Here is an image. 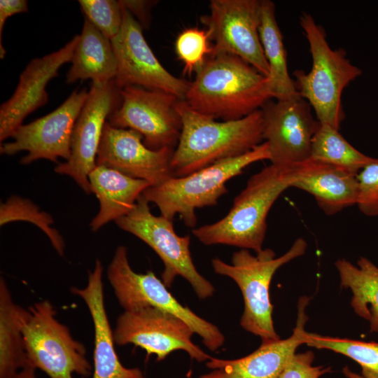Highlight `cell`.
<instances>
[{"mask_svg": "<svg viewBox=\"0 0 378 378\" xmlns=\"http://www.w3.org/2000/svg\"><path fill=\"white\" fill-rule=\"evenodd\" d=\"M312 162L310 158L300 163H271L265 167L249 178L226 216L193 228V235L205 245L225 244L260 251L270 209L281 193L308 170Z\"/></svg>", "mask_w": 378, "mask_h": 378, "instance_id": "6da1fadb", "label": "cell"}, {"mask_svg": "<svg viewBox=\"0 0 378 378\" xmlns=\"http://www.w3.org/2000/svg\"><path fill=\"white\" fill-rule=\"evenodd\" d=\"M176 108L182 129L171 160L174 177L245 154L263 140L261 109L238 120L218 122L195 111L185 100H178Z\"/></svg>", "mask_w": 378, "mask_h": 378, "instance_id": "7a4b0ae2", "label": "cell"}, {"mask_svg": "<svg viewBox=\"0 0 378 378\" xmlns=\"http://www.w3.org/2000/svg\"><path fill=\"white\" fill-rule=\"evenodd\" d=\"M272 98L267 77L236 55L218 53L196 73L184 100L200 113L233 120L261 109Z\"/></svg>", "mask_w": 378, "mask_h": 378, "instance_id": "3957f363", "label": "cell"}, {"mask_svg": "<svg viewBox=\"0 0 378 378\" xmlns=\"http://www.w3.org/2000/svg\"><path fill=\"white\" fill-rule=\"evenodd\" d=\"M300 23L309 45L312 66L308 73L300 69L293 72L295 88L321 124L340 130L346 117L342 92L362 70L350 62L343 48L330 47L324 29L309 13H302Z\"/></svg>", "mask_w": 378, "mask_h": 378, "instance_id": "277c9868", "label": "cell"}, {"mask_svg": "<svg viewBox=\"0 0 378 378\" xmlns=\"http://www.w3.org/2000/svg\"><path fill=\"white\" fill-rule=\"evenodd\" d=\"M270 158L269 146L265 141L241 155L149 186L142 195L148 202L155 204L164 217L173 220L178 215L187 227L195 228L197 209L216 205L219 198L227 192L225 184L230 179L241 174L251 164Z\"/></svg>", "mask_w": 378, "mask_h": 378, "instance_id": "5b68a950", "label": "cell"}, {"mask_svg": "<svg viewBox=\"0 0 378 378\" xmlns=\"http://www.w3.org/2000/svg\"><path fill=\"white\" fill-rule=\"evenodd\" d=\"M307 244L303 238L297 239L288 251L279 257L271 248L262 249L253 255L241 248L233 253L232 264L214 258L211 265L216 274L234 280L244 299V312L240 320L246 331L259 336L262 343L280 340L272 320L273 305L270 299V286L276 270L292 260L303 255Z\"/></svg>", "mask_w": 378, "mask_h": 378, "instance_id": "8992f818", "label": "cell"}, {"mask_svg": "<svg viewBox=\"0 0 378 378\" xmlns=\"http://www.w3.org/2000/svg\"><path fill=\"white\" fill-rule=\"evenodd\" d=\"M56 313L48 300L27 309L22 330L27 366L41 370L50 378H73L74 373L89 377L92 366L85 346L57 319Z\"/></svg>", "mask_w": 378, "mask_h": 378, "instance_id": "52a82bcc", "label": "cell"}, {"mask_svg": "<svg viewBox=\"0 0 378 378\" xmlns=\"http://www.w3.org/2000/svg\"><path fill=\"white\" fill-rule=\"evenodd\" d=\"M106 275L124 310L146 307L159 309L185 321L202 337L208 349L216 351L223 346L225 337L218 327L179 303L152 271L141 274L132 269L125 246L116 248Z\"/></svg>", "mask_w": 378, "mask_h": 378, "instance_id": "ba28073f", "label": "cell"}, {"mask_svg": "<svg viewBox=\"0 0 378 378\" xmlns=\"http://www.w3.org/2000/svg\"><path fill=\"white\" fill-rule=\"evenodd\" d=\"M149 202L141 195L133 209L115 220L124 231L132 234L149 246L164 264L162 281L171 288L177 276L186 279L202 299L212 296L213 285L197 270L190 253V237L178 235L173 220L152 214Z\"/></svg>", "mask_w": 378, "mask_h": 378, "instance_id": "9c48e42d", "label": "cell"}, {"mask_svg": "<svg viewBox=\"0 0 378 378\" xmlns=\"http://www.w3.org/2000/svg\"><path fill=\"white\" fill-rule=\"evenodd\" d=\"M119 106L107 122L114 127L133 130L151 150L175 149L182 129L176 108L177 97L158 90L126 86L120 90Z\"/></svg>", "mask_w": 378, "mask_h": 378, "instance_id": "30bf717a", "label": "cell"}, {"mask_svg": "<svg viewBox=\"0 0 378 378\" xmlns=\"http://www.w3.org/2000/svg\"><path fill=\"white\" fill-rule=\"evenodd\" d=\"M260 6L259 0H211L210 13L201 21L214 41L211 55H236L268 77L259 35Z\"/></svg>", "mask_w": 378, "mask_h": 378, "instance_id": "8fae6325", "label": "cell"}, {"mask_svg": "<svg viewBox=\"0 0 378 378\" xmlns=\"http://www.w3.org/2000/svg\"><path fill=\"white\" fill-rule=\"evenodd\" d=\"M113 332L115 344H132L144 349L148 356L155 354L158 360L176 350L186 351L198 362L211 358L192 342L194 332L185 321L157 308L124 310Z\"/></svg>", "mask_w": 378, "mask_h": 378, "instance_id": "7c38bea8", "label": "cell"}, {"mask_svg": "<svg viewBox=\"0 0 378 378\" xmlns=\"http://www.w3.org/2000/svg\"><path fill=\"white\" fill-rule=\"evenodd\" d=\"M120 4L122 26L111 40L117 59L115 85L120 90L130 85L158 90L184 100L190 83L175 77L160 64L145 40L139 22Z\"/></svg>", "mask_w": 378, "mask_h": 378, "instance_id": "4fadbf2b", "label": "cell"}, {"mask_svg": "<svg viewBox=\"0 0 378 378\" xmlns=\"http://www.w3.org/2000/svg\"><path fill=\"white\" fill-rule=\"evenodd\" d=\"M88 93L85 88L76 90L51 113L22 125L12 135L13 141L1 144V154L12 155L27 151V155L20 160L23 164L39 159L54 162L59 158L68 160L71 156L74 127Z\"/></svg>", "mask_w": 378, "mask_h": 378, "instance_id": "5bb4252c", "label": "cell"}, {"mask_svg": "<svg viewBox=\"0 0 378 378\" xmlns=\"http://www.w3.org/2000/svg\"><path fill=\"white\" fill-rule=\"evenodd\" d=\"M120 102V89L114 80L91 83L88 99L74 127L71 156L55 168L56 173L72 178L88 195L92 193L88 176L97 166V155L105 123Z\"/></svg>", "mask_w": 378, "mask_h": 378, "instance_id": "9a60e30c", "label": "cell"}, {"mask_svg": "<svg viewBox=\"0 0 378 378\" xmlns=\"http://www.w3.org/2000/svg\"><path fill=\"white\" fill-rule=\"evenodd\" d=\"M262 137L268 144L272 164L305 162L311 158L313 137L320 126L304 99L269 100L261 108Z\"/></svg>", "mask_w": 378, "mask_h": 378, "instance_id": "2e32d148", "label": "cell"}, {"mask_svg": "<svg viewBox=\"0 0 378 378\" xmlns=\"http://www.w3.org/2000/svg\"><path fill=\"white\" fill-rule=\"evenodd\" d=\"M139 132L105 123L96 164L115 169L128 176L159 185L172 177L171 160L174 149L151 150Z\"/></svg>", "mask_w": 378, "mask_h": 378, "instance_id": "e0dca14e", "label": "cell"}, {"mask_svg": "<svg viewBox=\"0 0 378 378\" xmlns=\"http://www.w3.org/2000/svg\"><path fill=\"white\" fill-rule=\"evenodd\" d=\"M79 37L76 35L59 50L31 59L20 74L13 95L0 106L1 144L12 136L29 114L47 104L46 88L60 67L71 61Z\"/></svg>", "mask_w": 378, "mask_h": 378, "instance_id": "ac0fdd59", "label": "cell"}, {"mask_svg": "<svg viewBox=\"0 0 378 378\" xmlns=\"http://www.w3.org/2000/svg\"><path fill=\"white\" fill-rule=\"evenodd\" d=\"M310 298L301 297L292 335L285 339L262 344L246 356L223 360L211 357L206 366L209 373L199 378H279L290 358L301 344H305L304 325L308 320L305 309Z\"/></svg>", "mask_w": 378, "mask_h": 378, "instance_id": "d6986e66", "label": "cell"}, {"mask_svg": "<svg viewBox=\"0 0 378 378\" xmlns=\"http://www.w3.org/2000/svg\"><path fill=\"white\" fill-rule=\"evenodd\" d=\"M103 266L99 260L89 271L84 288H71V292L86 304L94 326V371L92 378H145L139 368H127L120 361L115 350L113 332L107 316L104 285Z\"/></svg>", "mask_w": 378, "mask_h": 378, "instance_id": "ffe728a7", "label": "cell"}, {"mask_svg": "<svg viewBox=\"0 0 378 378\" xmlns=\"http://www.w3.org/2000/svg\"><path fill=\"white\" fill-rule=\"evenodd\" d=\"M88 178L91 192L99 202V210L90 223L93 232L129 214L144 191L150 186L146 181L99 165L90 172Z\"/></svg>", "mask_w": 378, "mask_h": 378, "instance_id": "44dd1931", "label": "cell"}, {"mask_svg": "<svg viewBox=\"0 0 378 378\" xmlns=\"http://www.w3.org/2000/svg\"><path fill=\"white\" fill-rule=\"evenodd\" d=\"M312 160L310 167L292 184L291 188L312 195L319 208L328 216L356 205L358 196L357 175Z\"/></svg>", "mask_w": 378, "mask_h": 378, "instance_id": "7402d4cb", "label": "cell"}, {"mask_svg": "<svg viewBox=\"0 0 378 378\" xmlns=\"http://www.w3.org/2000/svg\"><path fill=\"white\" fill-rule=\"evenodd\" d=\"M71 62L66 80L69 84L86 79L105 83L116 76L117 59L111 41L87 18Z\"/></svg>", "mask_w": 378, "mask_h": 378, "instance_id": "603a6c76", "label": "cell"}, {"mask_svg": "<svg viewBox=\"0 0 378 378\" xmlns=\"http://www.w3.org/2000/svg\"><path fill=\"white\" fill-rule=\"evenodd\" d=\"M259 35L270 68L267 78L272 98L281 100L300 96L288 71L283 35L276 22L275 5L272 1H261Z\"/></svg>", "mask_w": 378, "mask_h": 378, "instance_id": "cb8c5ba5", "label": "cell"}, {"mask_svg": "<svg viewBox=\"0 0 378 378\" xmlns=\"http://www.w3.org/2000/svg\"><path fill=\"white\" fill-rule=\"evenodd\" d=\"M341 286L352 293L355 313L368 321L371 332H378V267L365 257L356 265L345 259L335 262Z\"/></svg>", "mask_w": 378, "mask_h": 378, "instance_id": "d4e9b609", "label": "cell"}, {"mask_svg": "<svg viewBox=\"0 0 378 378\" xmlns=\"http://www.w3.org/2000/svg\"><path fill=\"white\" fill-rule=\"evenodd\" d=\"M27 309L16 304L4 278L0 279V378H9L27 366L22 330Z\"/></svg>", "mask_w": 378, "mask_h": 378, "instance_id": "484cf974", "label": "cell"}, {"mask_svg": "<svg viewBox=\"0 0 378 378\" xmlns=\"http://www.w3.org/2000/svg\"><path fill=\"white\" fill-rule=\"evenodd\" d=\"M310 158L355 175L377 160L359 151L339 130L325 124H320L313 137Z\"/></svg>", "mask_w": 378, "mask_h": 378, "instance_id": "4316f807", "label": "cell"}, {"mask_svg": "<svg viewBox=\"0 0 378 378\" xmlns=\"http://www.w3.org/2000/svg\"><path fill=\"white\" fill-rule=\"evenodd\" d=\"M305 344L346 356L360 365L363 378H378V342L323 336L307 332Z\"/></svg>", "mask_w": 378, "mask_h": 378, "instance_id": "83f0119b", "label": "cell"}, {"mask_svg": "<svg viewBox=\"0 0 378 378\" xmlns=\"http://www.w3.org/2000/svg\"><path fill=\"white\" fill-rule=\"evenodd\" d=\"M16 220L28 221L36 225L48 236L57 253L64 255V242L59 232L51 227L54 223L52 216L40 211L30 200L13 195L1 204L0 225Z\"/></svg>", "mask_w": 378, "mask_h": 378, "instance_id": "f1b7e54d", "label": "cell"}, {"mask_svg": "<svg viewBox=\"0 0 378 378\" xmlns=\"http://www.w3.org/2000/svg\"><path fill=\"white\" fill-rule=\"evenodd\" d=\"M206 30L189 28L183 30L176 41V52L184 64V72H197L212 54L213 46Z\"/></svg>", "mask_w": 378, "mask_h": 378, "instance_id": "f546056e", "label": "cell"}, {"mask_svg": "<svg viewBox=\"0 0 378 378\" xmlns=\"http://www.w3.org/2000/svg\"><path fill=\"white\" fill-rule=\"evenodd\" d=\"M86 18L105 36L111 40L120 31L122 22V6L120 1H78Z\"/></svg>", "mask_w": 378, "mask_h": 378, "instance_id": "4dcf8cb0", "label": "cell"}, {"mask_svg": "<svg viewBox=\"0 0 378 378\" xmlns=\"http://www.w3.org/2000/svg\"><path fill=\"white\" fill-rule=\"evenodd\" d=\"M357 179L358 208L367 216H378V158L361 169Z\"/></svg>", "mask_w": 378, "mask_h": 378, "instance_id": "1f68e13d", "label": "cell"}, {"mask_svg": "<svg viewBox=\"0 0 378 378\" xmlns=\"http://www.w3.org/2000/svg\"><path fill=\"white\" fill-rule=\"evenodd\" d=\"M314 354L308 351L295 353L287 362L279 378H320L330 372V368L314 366Z\"/></svg>", "mask_w": 378, "mask_h": 378, "instance_id": "d6a6232c", "label": "cell"}, {"mask_svg": "<svg viewBox=\"0 0 378 378\" xmlns=\"http://www.w3.org/2000/svg\"><path fill=\"white\" fill-rule=\"evenodd\" d=\"M28 10L27 1L1 0L0 1V58L4 59L6 50L2 45V33L5 22L13 15L25 13Z\"/></svg>", "mask_w": 378, "mask_h": 378, "instance_id": "836d02e7", "label": "cell"}, {"mask_svg": "<svg viewBox=\"0 0 378 378\" xmlns=\"http://www.w3.org/2000/svg\"><path fill=\"white\" fill-rule=\"evenodd\" d=\"M120 2L132 15H136L142 22L146 20V10L148 6V1H120Z\"/></svg>", "mask_w": 378, "mask_h": 378, "instance_id": "e575fe53", "label": "cell"}, {"mask_svg": "<svg viewBox=\"0 0 378 378\" xmlns=\"http://www.w3.org/2000/svg\"><path fill=\"white\" fill-rule=\"evenodd\" d=\"M35 370L36 369L31 366H26L9 378H37Z\"/></svg>", "mask_w": 378, "mask_h": 378, "instance_id": "d590c367", "label": "cell"}, {"mask_svg": "<svg viewBox=\"0 0 378 378\" xmlns=\"http://www.w3.org/2000/svg\"><path fill=\"white\" fill-rule=\"evenodd\" d=\"M342 372L346 378H363L361 374H357L351 370L348 366L343 368Z\"/></svg>", "mask_w": 378, "mask_h": 378, "instance_id": "8d00e7d4", "label": "cell"}]
</instances>
